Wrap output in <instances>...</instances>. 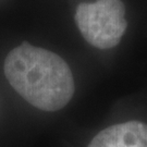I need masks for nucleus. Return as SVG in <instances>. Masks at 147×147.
I'll return each instance as SVG.
<instances>
[{"instance_id":"1","label":"nucleus","mask_w":147,"mask_h":147,"mask_svg":"<svg viewBox=\"0 0 147 147\" xmlns=\"http://www.w3.org/2000/svg\"><path fill=\"white\" fill-rule=\"evenodd\" d=\"M3 71L12 88L44 111L62 109L75 90L71 69L60 56L23 42L5 57Z\"/></svg>"},{"instance_id":"2","label":"nucleus","mask_w":147,"mask_h":147,"mask_svg":"<svg viewBox=\"0 0 147 147\" xmlns=\"http://www.w3.org/2000/svg\"><path fill=\"white\" fill-rule=\"evenodd\" d=\"M74 19L85 40L99 49L117 46L127 26L125 7L121 0L82 2Z\"/></svg>"},{"instance_id":"3","label":"nucleus","mask_w":147,"mask_h":147,"mask_svg":"<svg viewBox=\"0 0 147 147\" xmlns=\"http://www.w3.org/2000/svg\"><path fill=\"white\" fill-rule=\"evenodd\" d=\"M87 147H147V124L127 121L100 131Z\"/></svg>"}]
</instances>
